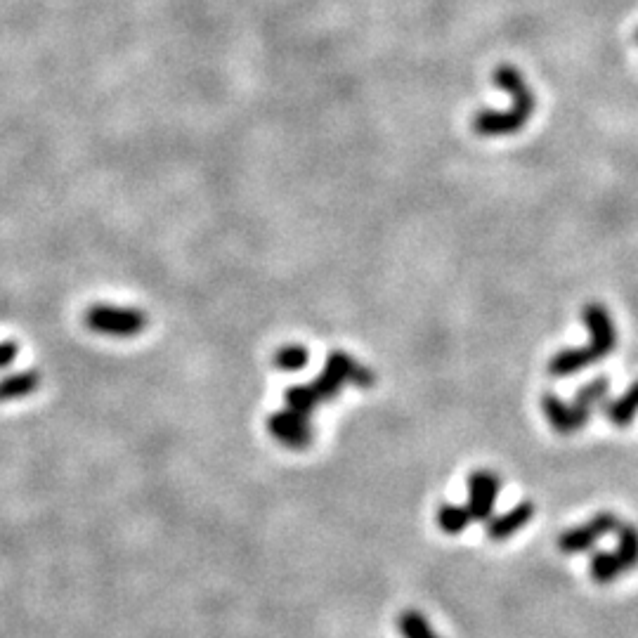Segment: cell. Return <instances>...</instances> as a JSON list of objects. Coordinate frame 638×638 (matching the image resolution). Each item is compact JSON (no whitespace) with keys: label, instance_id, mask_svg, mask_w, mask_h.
<instances>
[{"label":"cell","instance_id":"21","mask_svg":"<svg viewBox=\"0 0 638 638\" xmlns=\"http://www.w3.org/2000/svg\"><path fill=\"white\" fill-rule=\"evenodd\" d=\"M17 353H19L17 343H12V341H0V371L8 369L10 364L15 362Z\"/></svg>","mask_w":638,"mask_h":638},{"label":"cell","instance_id":"7","mask_svg":"<svg viewBox=\"0 0 638 638\" xmlns=\"http://www.w3.org/2000/svg\"><path fill=\"white\" fill-rule=\"evenodd\" d=\"M542 409H544V416L546 421L551 423L553 431L568 435V433H575L579 431V428H584L591 419L589 412H584V409L575 407L570 402H565L558 397L556 393H544L542 395Z\"/></svg>","mask_w":638,"mask_h":638},{"label":"cell","instance_id":"15","mask_svg":"<svg viewBox=\"0 0 638 638\" xmlns=\"http://www.w3.org/2000/svg\"><path fill=\"white\" fill-rule=\"evenodd\" d=\"M608 390H610V381L605 379V376H598V379L589 381L587 386H582L575 393V400H572V405L584 409V412H594V407L601 405V402H605V397H608Z\"/></svg>","mask_w":638,"mask_h":638},{"label":"cell","instance_id":"11","mask_svg":"<svg viewBox=\"0 0 638 638\" xmlns=\"http://www.w3.org/2000/svg\"><path fill=\"white\" fill-rule=\"evenodd\" d=\"M41 388V374L34 369L17 371V374L0 379V402H17L29 397Z\"/></svg>","mask_w":638,"mask_h":638},{"label":"cell","instance_id":"13","mask_svg":"<svg viewBox=\"0 0 638 638\" xmlns=\"http://www.w3.org/2000/svg\"><path fill=\"white\" fill-rule=\"evenodd\" d=\"M617 558H620L624 572L638 568V530L631 523H620L617 527Z\"/></svg>","mask_w":638,"mask_h":638},{"label":"cell","instance_id":"3","mask_svg":"<svg viewBox=\"0 0 638 638\" xmlns=\"http://www.w3.org/2000/svg\"><path fill=\"white\" fill-rule=\"evenodd\" d=\"M620 527V520H617L615 513L601 511L596 513L594 518L589 520L587 525L572 527V530H565L561 537H558V549L563 553H584L589 549H594V544L598 539L610 535Z\"/></svg>","mask_w":638,"mask_h":638},{"label":"cell","instance_id":"2","mask_svg":"<svg viewBox=\"0 0 638 638\" xmlns=\"http://www.w3.org/2000/svg\"><path fill=\"white\" fill-rule=\"evenodd\" d=\"M86 327L97 336L135 338L147 327V315L138 308H123L112 303L90 305L83 315Z\"/></svg>","mask_w":638,"mask_h":638},{"label":"cell","instance_id":"5","mask_svg":"<svg viewBox=\"0 0 638 638\" xmlns=\"http://www.w3.org/2000/svg\"><path fill=\"white\" fill-rule=\"evenodd\" d=\"M268 431L277 442H282L289 449H308L312 445V433L310 419L291 412V409H282V412L270 414L268 419Z\"/></svg>","mask_w":638,"mask_h":638},{"label":"cell","instance_id":"17","mask_svg":"<svg viewBox=\"0 0 638 638\" xmlns=\"http://www.w3.org/2000/svg\"><path fill=\"white\" fill-rule=\"evenodd\" d=\"M284 402H286V409L305 416V419H310V414L315 412V407L319 405L315 390H312L310 386H291L284 393Z\"/></svg>","mask_w":638,"mask_h":638},{"label":"cell","instance_id":"12","mask_svg":"<svg viewBox=\"0 0 638 638\" xmlns=\"http://www.w3.org/2000/svg\"><path fill=\"white\" fill-rule=\"evenodd\" d=\"M636 414H638V381L631 383L627 393L605 405V416H608V421L613 423V426H620V428L629 426V423L636 419Z\"/></svg>","mask_w":638,"mask_h":638},{"label":"cell","instance_id":"22","mask_svg":"<svg viewBox=\"0 0 638 638\" xmlns=\"http://www.w3.org/2000/svg\"><path fill=\"white\" fill-rule=\"evenodd\" d=\"M634 38H636V43H638V29H636V34H634Z\"/></svg>","mask_w":638,"mask_h":638},{"label":"cell","instance_id":"10","mask_svg":"<svg viewBox=\"0 0 638 638\" xmlns=\"http://www.w3.org/2000/svg\"><path fill=\"white\" fill-rule=\"evenodd\" d=\"M596 362H601V360H598V355L589 348V345H584V348H568V350H561V353H556L551 357L549 374L551 376H570V374H577V371L591 367V364H596Z\"/></svg>","mask_w":638,"mask_h":638},{"label":"cell","instance_id":"20","mask_svg":"<svg viewBox=\"0 0 638 638\" xmlns=\"http://www.w3.org/2000/svg\"><path fill=\"white\" fill-rule=\"evenodd\" d=\"M310 388L315 390V395H317L319 402H331L338 393H341L343 383L336 381L334 376L329 374V371H322V374H319L317 379L310 383Z\"/></svg>","mask_w":638,"mask_h":638},{"label":"cell","instance_id":"1","mask_svg":"<svg viewBox=\"0 0 638 638\" xmlns=\"http://www.w3.org/2000/svg\"><path fill=\"white\" fill-rule=\"evenodd\" d=\"M494 86L506 90L511 95V107L504 112H492V109H480L471 119V128L480 138H506V135H516L527 126L537 107L535 90L520 74V69L513 64H501L492 76Z\"/></svg>","mask_w":638,"mask_h":638},{"label":"cell","instance_id":"14","mask_svg":"<svg viewBox=\"0 0 638 638\" xmlns=\"http://www.w3.org/2000/svg\"><path fill=\"white\" fill-rule=\"evenodd\" d=\"M589 570H591V579L598 584H610L620 575H624V568L620 558H617V553H605V551H598L591 556Z\"/></svg>","mask_w":638,"mask_h":638},{"label":"cell","instance_id":"18","mask_svg":"<svg viewBox=\"0 0 638 638\" xmlns=\"http://www.w3.org/2000/svg\"><path fill=\"white\" fill-rule=\"evenodd\" d=\"M397 629H400V634L405 638H440L431 629L426 617L416 613V610H405V613L400 615V620H397Z\"/></svg>","mask_w":638,"mask_h":638},{"label":"cell","instance_id":"9","mask_svg":"<svg viewBox=\"0 0 638 638\" xmlns=\"http://www.w3.org/2000/svg\"><path fill=\"white\" fill-rule=\"evenodd\" d=\"M532 518H535V504H532V501H520L516 509L504 513V516L487 520V537L497 539V542L509 539L511 535H516L520 527L530 523Z\"/></svg>","mask_w":638,"mask_h":638},{"label":"cell","instance_id":"8","mask_svg":"<svg viewBox=\"0 0 638 638\" xmlns=\"http://www.w3.org/2000/svg\"><path fill=\"white\" fill-rule=\"evenodd\" d=\"M324 371H329V374L334 376L336 381H341L343 386L345 383H353V386H360V388H371L376 381L374 371L364 367V364H357L353 357H350L348 353H341V350L329 353Z\"/></svg>","mask_w":638,"mask_h":638},{"label":"cell","instance_id":"6","mask_svg":"<svg viewBox=\"0 0 638 638\" xmlns=\"http://www.w3.org/2000/svg\"><path fill=\"white\" fill-rule=\"evenodd\" d=\"M582 319L584 324H587L589 336H591L589 348L598 355V360H603V357L613 353L617 345V331H615L613 317H610V312L605 310L601 303H589L587 308L582 310Z\"/></svg>","mask_w":638,"mask_h":638},{"label":"cell","instance_id":"19","mask_svg":"<svg viewBox=\"0 0 638 638\" xmlns=\"http://www.w3.org/2000/svg\"><path fill=\"white\" fill-rule=\"evenodd\" d=\"M308 357L310 353L303 348V345L291 343V345H282V348L277 350L275 357H272V364L282 371H298L308 364Z\"/></svg>","mask_w":638,"mask_h":638},{"label":"cell","instance_id":"4","mask_svg":"<svg viewBox=\"0 0 638 638\" xmlns=\"http://www.w3.org/2000/svg\"><path fill=\"white\" fill-rule=\"evenodd\" d=\"M501 490V480L492 471H475L468 475V504L466 509L471 513L475 523H487L494 513Z\"/></svg>","mask_w":638,"mask_h":638},{"label":"cell","instance_id":"16","mask_svg":"<svg viewBox=\"0 0 638 638\" xmlns=\"http://www.w3.org/2000/svg\"><path fill=\"white\" fill-rule=\"evenodd\" d=\"M471 523V513L466 506H454V504H442L438 509V525L445 535H461Z\"/></svg>","mask_w":638,"mask_h":638}]
</instances>
